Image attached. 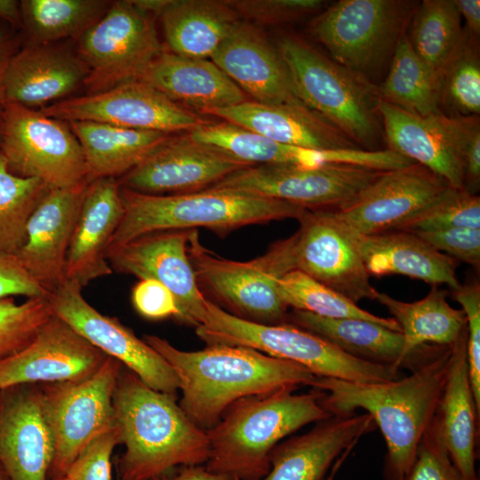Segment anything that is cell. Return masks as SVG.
<instances>
[{
	"label": "cell",
	"mask_w": 480,
	"mask_h": 480,
	"mask_svg": "<svg viewBox=\"0 0 480 480\" xmlns=\"http://www.w3.org/2000/svg\"><path fill=\"white\" fill-rule=\"evenodd\" d=\"M0 20L12 27L21 24L20 2L16 0H0Z\"/></svg>",
	"instance_id": "56"
},
{
	"label": "cell",
	"mask_w": 480,
	"mask_h": 480,
	"mask_svg": "<svg viewBox=\"0 0 480 480\" xmlns=\"http://www.w3.org/2000/svg\"><path fill=\"white\" fill-rule=\"evenodd\" d=\"M449 188L427 168L412 164L382 172L348 202L325 211L351 231L380 234L398 230Z\"/></svg>",
	"instance_id": "16"
},
{
	"label": "cell",
	"mask_w": 480,
	"mask_h": 480,
	"mask_svg": "<svg viewBox=\"0 0 480 480\" xmlns=\"http://www.w3.org/2000/svg\"><path fill=\"white\" fill-rule=\"evenodd\" d=\"M277 291L284 306L326 318H358L372 321L401 332L392 318L375 316L348 298L317 282L305 273L293 269L278 282Z\"/></svg>",
	"instance_id": "40"
},
{
	"label": "cell",
	"mask_w": 480,
	"mask_h": 480,
	"mask_svg": "<svg viewBox=\"0 0 480 480\" xmlns=\"http://www.w3.org/2000/svg\"><path fill=\"white\" fill-rule=\"evenodd\" d=\"M340 227L370 276L402 275L431 285L446 284L452 291L461 284L456 274L459 262L433 249L414 233L394 230L363 235Z\"/></svg>",
	"instance_id": "28"
},
{
	"label": "cell",
	"mask_w": 480,
	"mask_h": 480,
	"mask_svg": "<svg viewBox=\"0 0 480 480\" xmlns=\"http://www.w3.org/2000/svg\"><path fill=\"white\" fill-rule=\"evenodd\" d=\"M433 418L461 479L479 480L476 460L480 414L468 373L467 326L450 347L445 381Z\"/></svg>",
	"instance_id": "26"
},
{
	"label": "cell",
	"mask_w": 480,
	"mask_h": 480,
	"mask_svg": "<svg viewBox=\"0 0 480 480\" xmlns=\"http://www.w3.org/2000/svg\"><path fill=\"white\" fill-rule=\"evenodd\" d=\"M159 16L171 52L208 60L240 20L226 0H171Z\"/></svg>",
	"instance_id": "34"
},
{
	"label": "cell",
	"mask_w": 480,
	"mask_h": 480,
	"mask_svg": "<svg viewBox=\"0 0 480 480\" xmlns=\"http://www.w3.org/2000/svg\"><path fill=\"white\" fill-rule=\"evenodd\" d=\"M211 60L253 101L313 111L301 100L276 48L251 22L239 20Z\"/></svg>",
	"instance_id": "22"
},
{
	"label": "cell",
	"mask_w": 480,
	"mask_h": 480,
	"mask_svg": "<svg viewBox=\"0 0 480 480\" xmlns=\"http://www.w3.org/2000/svg\"><path fill=\"white\" fill-rule=\"evenodd\" d=\"M0 130H1V124H0Z\"/></svg>",
	"instance_id": "60"
},
{
	"label": "cell",
	"mask_w": 480,
	"mask_h": 480,
	"mask_svg": "<svg viewBox=\"0 0 480 480\" xmlns=\"http://www.w3.org/2000/svg\"><path fill=\"white\" fill-rule=\"evenodd\" d=\"M52 315L49 298L0 300V361L28 346Z\"/></svg>",
	"instance_id": "43"
},
{
	"label": "cell",
	"mask_w": 480,
	"mask_h": 480,
	"mask_svg": "<svg viewBox=\"0 0 480 480\" xmlns=\"http://www.w3.org/2000/svg\"><path fill=\"white\" fill-rule=\"evenodd\" d=\"M0 480H9L1 466H0Z\"/></svg>",
	"instance_id": "58"
},
{
	"label": "cell",
	"mask_w": 480,
	"mask_h": 480,
	"mask_svg": "<svg viewBox=\"0 0 480 480\" xmlns=\"http://www.w3.org/2000/svg\"><path fill=\"white\" fill-rule=\"evenodd\" d=\"M87 185L49 189L30 215L25 241L15 254L50 294L66 280L68 250Z\"/></svg>",
	"instance_id": "24"
},
{
	"label": "cell",
	"mask_w": 480,
	"mask_h": 480,
	"mask_svg": "<svg viewBox=\"0 0 480 480\" xmlns=\"http://www.w3.org/2000/svg\"><path fill=\"white\" fill-rule=\"evenodd\" d=\"M192 139L171 136L118 180L120 187L149 195L196 192L252 166Z\"/></svg>",
	"instance_id": "18"
},
{
	"label": "cell",
	"mask_w": 480,
	"mask_h": 480,
	"mask_svg": "<svg viewBox=\"0 0 480 480\" xmlns=\"http://www.w3.org/2000/svg\"><path fill=\"white\" fill-rule=\"evenodd\" d=\"M151 480H237L225 474L210 471L205 466H184Z\"/></svg>",
	"instance_id": "53"
},
{
	"label": "cell",
	"mask_w": 480,
	"mask_h": 480,
	"mask_svg": "<svg viewBox=\"0 0 480 480\" xmlns=\"http://www.w3.org/2000/svg\"><path fill=\"white\" fill-rule=\"evenodd\" d=\"M123 215L118 180L115 178L91 180L69 243L66 280L84 287L113 272L106 252Z\"/></svg>",
	"instance_id": "25"
},
{
	"label": "cell",
	"mask_w": 480,
	"mask_h": 480,
	"mask_svg": "<svg viewBox=\"0 0 480 480\" xmlns=\"http://www.w3.org/2000/svg\"><path fill=\"white\" fill-rule=\"evenodd\" d=\"M376 428L368 413L331 415L307 433L279 443L270 453V469L261 480H324Z\"/></svg>",
	"instance_id": "23"
},
{
	"label": "cell",
	"mask_w": 480,
	"mask_h": 480,
	"mask_svg": "<svg viewBox=\"0 0 480 480\" xmlns=\"http://www.w3.org/2000/svg\"><path fill=\"white\" fill-rule=\"evenodd\" d=\"M103 0H23L21 23L36 44L80 37L108 10Z\"/></svg>",
	"instance_id": "39"
},
{
	"label": "cell",
	"mask_w": 480,
	"mask_h": 480,
	"mask_svg": "<svg viewBox=\"0 0 480 480\" xmlns=\"http://www.w3.org/2000/svg\"><path fill=\"white\" fill-rule=\"evenodd\" d=\"M283 388L242 398L207 430L210 457L205 468L237 480H261L270 469L273 449L302 427L332 414L320 390L294 394Z\"/></svg>",
	"instance_id": "4"
},
{
	"label": "cell",
	"mask_w": 480,
	"mask_h": 480,
	"mask_svg": "<svg viewBox=\"0 0 480 480\" xmlns=\"http://www.w3.org/2000/svg\"><path fill=\"white\" fill-rule=\"evenodd\" d=\"M414 234L433 249L479 270L480 228L453 227Z\"/></svg>",
	"instance_id": "50"
},
{
	"label": "cell",
	"mask_w": 480,
	"mask_h": 480,
	"mask_svg": "<svg viewBox=\"0 0 480 480\" xmlns=\"http://www.w3.org/2000/svg\"><path fill=\"white\" fill-rule=\"evenodd\" d=\"M49 298L50 293L28 274L15 254H0V300L12 296Z\"/></svg>",
	"instance_id": "52"
},
{
	"label": "cell",
	"mask_w": 480,
	"mask_h": 480,
	"mask_svg": "<svg viewBox=\"0 0 480 480\" xmlns=\"http://www.w3.org/2000/svg\"><path fill=\"white\" fill-rule=\"evenodd\" d=\"M164 51L149 14L131 0L113 2L79 37L78 55L89 68L84 84L97 93L137 81Z\"/></svg>",
	"instance_id": "11"
},
{
	"label": "cell",
	"mask_w": 480,
	"mask_h": 480,
	"mask_svg": "<svg viewBox=\"0 0 480 480\" xmlns=\"http://www.w3.org/2000/svg\"><path fill=\"white\" fill-rule=\"evenodd\" d=\"M382 172L350 164H257L238 170L211 188L276 199L309 211L332 210L356 196Z\"/></svg>",
	"instance_id": "13"
},
{
	"label": "cell",
	"mask_w": 480,
	"mask_h": 480,
	"mask_svg": "<svg viewBox=\"0 0 480 480\" xmlns=\"http://www.w3.org/2000/svg\"><path fill=\"white\" fill-rule=\"evenodd\" d=\"M286 322L320 336L357 359L406 369L402 333L383 324L358 318H326L296 309L287 314Z\"/></svg>",
	"instance_id": "36"
},
{
	"label": "cell",
	"mask_w": 480,
	"mask_h": 480,
	"mask_svg": "<svg viewBox=\"0 0 480 480\" xmlns=\"http://www.w3.org/2000/svg\"><path fill=\"white\" fill-rule=\"evenodd\" d=\"M0 153L12 173L37 179L49 189L90 182L82 147L72 130L32 108L5 104L1 113Z\"/></svg>",
	"instance_id": "10"
},
{
	"label": "cell",
	"mask_w": 480,
	"mask_h": 480,
	"mask_svg": "<svg viewBox=\"0 0 480 480\" xmlns=\"http://www.w3.org/2000/svg\"><path fill=\"white\" fill-rule=\"evenodd\" d=\"M40 111L60 121H91L169 134L190 132L209 122L140 81L64 99Z\"/></svg>",
	"instance_id": "14"
},
{
	"label": "cell",
	"mask_w": 480,
	"mask_h": 480,
	"mask_svg": "<svg viewBox=\"0 0 480 480\" xmlns=\"http://www.w3.org/2000/svg\"><path fill=\"white\" fill-rule=\"evenodd\" d=\"M461 18L465 20V32L479 40L480 36V1L455 0Z\"/></svg>",
	"instance_id": "54"
},
{
	"label": "cell",
	"mask_w": 480,
	"mask_h": 480,
	"mask_svg": "<svg viewBox=\"0 0 480 480\" xmlns=\"http://www.w3.org/2000/svg\"><path fill=\"white\" fill-rule=\"evenodd\" d=\"M418 4L404 0H340L311 21L310 34L330 58L362 80H374L391 60Z\"/></svg>",
	"instance_id": "8"
},
{
	"label": "cell",
	"mask_w": 480,
	"mask_h": 480,
	"mask_svg": "<svg viewBox=\"0 0 480 480\" xmlns=\"http://www.w3.org/2000/svg\"><path fill=\"white\" fill-rule=\"evenodd\" d=\"M188 133L200 143L252 165L317 167L357 162V154L352 148L316 149L287 145L226 121L208 122Z\"/></svg>",
	"instance_id": "33"
},
{
	"label": "cell",
	"mask_w": 480,
	"mask_h": 480,
	"mask_svg": "<svg viewBox=\"0 0 480 480\" xmlns=\"http://www.w3.org/2000/svg\"><path fill=\"white\" fill-rule=\"evenodd\" d=\"M137 81L182 107L205 114L247 100L246 94L212 60L171 52H162Z\"/></svg>",
	"instance_id": "29"
},
{
	"label": "cell",
	"mask_w": 480,
	"mask_h": 480,
	"mask_svg": "<svg viewBox=\"0 0 480 480\" xmlns=\"http://www.w3.org/2000/svg\"><path fill=\"white\" fill-rule=\"evenodd\" d=\"M295 232L296 269L355 303L375 300L363 260L341 227L325 210H307Z\"/></svg>",
	"instance_id": "21"
},
{
	"label": "cell",
	"mask_w": 480,
	"mask_h": 480,
	"mask_svg": "<svg viewBox=\"0 0 480 480\" xmlns=\"http://www.w3.org/2000/svg\"><path fill=\"white\" fill-rule=\"evenodd\" d=\"M296 234L274 242L264 254L247 261L220 257L204 247L196 229L188 241V256L197 283L234 311L235 316L263 324L287 323L279 280L295 264Z\"/></svg>",
	"instance_id": "9"
},
{
	"label": "cell",
	"mask_w": 480,
	"mask_h": 480,
	"mask_svg": "<svg viewBox=\"0 0 480 480\" xmlns=\"http://www.w3.org/2000/svg\"><path fill=\"white\" fill-rule=\"evenodd\" d=\"M82 288L65 280L49 297L53 314L135 373L147 386L175 396L179 380L164 357L117 318L102 315L94 308L84 298Z\"/></svg>",
	"instance_id": "15"
},
{
	"label": "cell",
	"mask_w": 480,
	"mask_h": 480,
	"mask_svg": "<svg viewBox=\"0 0 480 480\" xmlns=\"http://www.w3.org/2000/svg\"><path fill=\"white\" fill-rule=\"evenodd\" d=\"M120 195L124 215L108 249L164 230L204 228L225 236L249 225L299 220L307 211L284 201L217 188L149 195L120 187Z\"/></svg>",
	"instance_id": "5"
},
{
	"label": "cell",
	"mask_w": 480,
	"mask_h": 480,
	"mask_svg": "<svg viewBox=\"0 0 480 480\" xmlns=\"http://www.w3.org/2000/svg\"><path fill=\"white\" fill-rule=\"evenodd\" d=\"M108 357L53 314L28 346L0 361V389L83 380L93 375Z\"/></svg>",
	"instance_id": "20"
},
{
	"label": "cell",
	"mask_w": 480,
	"mask_h": 480,
	"mask_svg": "<svg viewBox=\"0 0 480 480\" xmlns=\"http://www.w3.org/2000/svg\"><path fill=\"white\" fill-rule=\"evenodd\" d=\"M132 302L135 310L147 319L173 317L180 320V310L174 296L156 280H139L132 291Z\"/></svg>",
	"instance_id": "51"
},
{
	"label": "cell",
	"mask_w": 480,
	"mask_h": 480,
	"mask_svg": "<svg viewBox=\"0 0 480 480\" xmlns=\"http://www.w3.org/2000/svg\"><path fill=\"white\" fill-rule=\"evenodd\" d=\"M191 230H164L110 247L106 256L112 271L153 279L174 296L180 322L197 326L208 300L201 292L188 256Z\"/></svg>",
	"instance_id": "17"
},
{
	"label": "cell",
	"mask_w": 480,
	"mask_h": 480,
	"mask_svg": "<svg viewBox=\"0 0 480 480\" xmlns=\"http://www.w3.org/2000/svg\"><path fill=\"white\" fill-rule=\"evenodd\" d=\"M398 480H462L432 419L408 471Z\"/></svg>",
	"instance_id": "46"
},
{
	"label": "cell",
	"mask_w": 480,
	"mask_h": 480,
	"mask_svg": "<svg viewBox=\"0 0 480 480\" xmlns=\"http://www.w3.org/2000/svg\"><path fill=\"white\" fill-rule=\"evenodd\" d=\"M410 24L409 42L436 87L439 76L464 36L456 1L424 0L417 4Z\"/></svg>",
	"instance_id": "37"
},
{
	"label": "cell",
	"mask_w": 480,
	"mask_h": 480,
	"mask_svg": "<svg viewBox=\"0 0 480 480\" xmlns=\"http://www.w3.org/2000/svg\"><path fill=\"white\" fill-rule=\"evenodd\" d=\"M55 441L42 387L0 389V466L9 480H48Z\"/></svg>",
	"instance_id": "19"
},
{
	"label": "cell",
	"mask_w": 480,
	"mask_h": 480,
	"mask_svg": "<svg viewBox=\"0 0 480 480\" xmlns=\"http://www.w3.org/2000/svg\"><path fill=\"white\" fill-rule=\"evenodd\" d=\"M143 340L172 367L182 394L180 406L205 431L242 398L309 386L316 377L299 364L250 348L211 345L184 351L156 335Z\"/></svg>",
	"instance_id": "1"
},
{
	"label": "cell",
	"mask_w": 480,
	"mask_h": 480,
	"mask_svg": "<svg viewBox=\"0 0 480 480\" xmlns=\"http://www.w3.org/2000/svg\"><path fill=\"white\" fill-rule=\"evenodd\" d=\"M239 17L249 21L280 25L297 21L316 13L324 4L322 0H226Z\"/></svg>",
	"instance_id": "47"
},
{
	"label": "cell",
	"mask_w": 480,
	"mask_h": 480,
	"mask_svg": "<svg viewBox=\"0 0 480 480\" xmlns=\"http://www.w3.org/2000/svg\"><path fill=\"white\" fill-rule=\"evenodd\" d=\"M436 90L439 108L443 106L449 109L448 116H479V40L465 30L459 49L436 81Z\"/></svg>",
	"instance_id": "42"
},
{
	"label": "cell",
	"mask_w": 480,
	"mask_h": 480,
	"mask_svg": "<svg viewBox=\"0 0 480 480\" xmlns=\"http://www.w3.org/2000/svg\"><path fill=\"white\" fill-rule=\"evenodd\" d=\"M378 111L387 149L427 168L451 188H464L461 162L443 113L420 116L380 100Z\"/></svg>",
	"instance_id": "31"
},
{
	"label": "cell",
	"mask_w": 480,
	"mask_h": 480,
	"mask_svg": "<svg viewBox=\"0 0 480 480\" xmlns=\"http://www.w3.org/2000/svg\"><path fill=\"white\" fill-rule=\"evenodd\" d=\"M123 367L120 362L108 356L85 380L42 387L55 441L50 480L65 476L78 453L116 424L113 395Z\"/></svg>",
	"instance_id": "12"
},
{
	"label": "cell",
	"mask_w": 480,
	"mask_h": 480,
	"mask_svg": "<svg viewBox=\"0 0 480 480\" xmlns=\"http://www.w3.org/2000/svg\"><path fill=\"white\" fill-rule=\"evenodd\" d=\"M121 444L115 424L93 438L76 457L66 476L72 480H112L111 455Z\"/></svg>",
	"instance_id": "49"
},
{
	"label": "cell",
	"mask_w": 480,
	"mask_h": 480,
	"mask_svg": "<svg viewBox=\"0 0 480 480\" xmlns=\"http://www.w3.org/2000/svg\"><path fill=\"white\" fill-rule=\"evenodd\" d=\"M131 2L140 11L149 15L155 13L159 16L171 0H131Z\"/></svg>",
	"instance_id": "57"
},
{
	"label": "cell",
	"mask_w": 480,
	"mask_h": 480,
	"mask_svg": "<svg viewBox=\"0 0 480 480\" xmlns=\"http://www.w3.org/2000/svg\"><path fill=\"white\" fill-rule=\"evenodd\" d=\"M88 75L79 55L50 44H33L10 59L4 79L6 100L32 108L44 105L84 84Z\"/></svg>",
	"instance_id": "30"
},
{
	"label": "cell",
	"mask_w": 480,
	"mask_h": 480,
	"mask_svg": "<svg viewBox=\"0 0 480 480\" xmlns=\"http://www.w3.org/2000/svg\"><path fill=\"white\" fill-rule=\"evenodd\" d=\"M89 169L90 181L98 178L123 176L171 134L124 128L91 121H70Z\"/></svg>",
	"instance_id": "35"
},
{
	"label": "cell",
	"mask_w": 480,
	"mask_h": 480,
	"mask_svg": "<svg viewBox=\"0 0 480 480\" xmlns=\"http://www.w3.org/2000/svg\"><path fill=\"white\" fill-rule=\"evenodd\" d=\"M14 53L12 39L9 33L0 27V114L7 103L4 79L8 63Z\"/></svg>",
	"instance_id": "55"
},
{
	"label": "cell",
	"mask_w": 480,
	"mask_h": 480,
	"mask_svg": "<svg viewBox=\"0 0 480 480\" xmlns=\"http://www.w3.org/2000/svg\"><path fill=\"white\" fill-rule=\"evenodd\" d=\"M49 188L39 180L12 173L0 153V254H16L27 224Z\"/></svg>",
	"instance_id": "41"
},
{
	"label": "cell",
	"mask_w": 480,
	"mask_h": 480,
	"mask_svg": "<svg viewBox=\"0 0 480 480\" xmlns=\"http://www.w3.org/2000/svg\"><path fill=\"white\" fill-rule=\"evenodd\" d=\"M453 227L480 228L478 195L449 188L398 230L414 233Z\"/></svg>",
	"instance_id": "44"
},
{
	"label": "cell",
	"mask_w": 480,
	"mask_h": 480,
	"mask_svg": "<svg viewBox=\"0 0 480 480\" xmlns=\"http://www.w3.org/2000/svg\"><path fill=\"white\" fill-rule=\"evenodd\" d=\"M124 367L113 395L116 425L125 446L116 461L117 480H151L174 468L205 464L206 431L188 417L174 395L149 388Z\"/></svg>",
	"instance_id": "3"
},
{
	"label": "cell",
	"mask_w": 480,
	"mask_h": 480,
	"mask_svg": "<svg viewBox=\"0 0 480 480\" xmlns=\"http://www.w3.org/2000/svg\"><path fill=\"white\" fill-rule=\"evenodd\" d=\"M53 480H72L70 477L65 476H62V477H60V478H57V479H53Z\"/></svg>",
	"instance_id": "59"
},
{
	"label": "cell",
	"mask_w": 480,
	"mask_h": 480,
	"mask_svg": "<svg viewBox=\"0 0 480 480\" xmlns=\"http://www.w3.org/2000/svg\"><path fill=\"white\" fill-rule=\"evenodd\" d=\"M467 320V360L472 393L480 414V284L470 280L452 291Z\"/></svg>",
	"instance_id": "48"
},
{
	"label": "cell",
	"mask_w": 480,
	"mask_h": 480,
	"mask_svg": "<svg viewBox=\"0 0 480 480\" xmlns=\"http://www.w3.org/2000/svg\"><path fill=\"white\" fill-rule=\"evenodd\" d=\"M446 296V291L434 284L424 298L412 302L380 292L375 299L401 328L402 357L411 372L443 354L467 326L463 310L452 307Z\"/></svg>",
	"instance_id": "27"
},
{
	"label": "cell",
	"mask_w": 480,
	"mask_h": 480,
	"mask_svg": "<svg viewBox=\"0 0 480 480\" xmlns=\"http://www.w3.org/2000/svg\"><path fill=\"white\" fill-rule=\"evenodd\" d=\"M445 128L461 162L464 189L476 195L480 188V118L479 116H446Z\"/></svg>",
	"instance_id": "45"
},
{
	"label": "cell",
	"mask_w": 480,
	"mask_h": 480,
	"mask_svg": "<svg viewBox=\"0 0 480 480\" xmlns=\"http://www.w3.org/2000/svg\"><path fill=\"white\" fill-rule=\"evenodd\" d=\"M450 347L408 376L395 380L360 383L315 377L321 403L332 415H352L363 409L385 439V480H398L410 468L431 422L445 381Z\"/></svg>",
	"instance_id": "2"
},
{
	"label": "cell",
	"mask_w": 480,
	"mask_h": 480,
	"mask_svg": "<svg viewBox=\"0 0 480 480\" xmlns=\"http://www.w3.org/2000/svg\"><path fill=\"white\" fill-rule=\"evenodd\" d=\"M276 50L306 105L357 147L378 150L383 136L374 86L294 35L277 39Z\"/></svg>",
	"instance_id": "7"
},
{
	"label": "cell",
	"mask_w": 480,
	"mask_h": 480,
	"mask_svg": "<svg viewBox=\"0 0 480 480\" xmlns=\"http://www.w3.org/2000/svg\"><path fill=\"white\" fill-rule=\"evenodd\" d=\"M377 94L380 100L416 116L442 113L434 81L414 52L407 34L396 45L388 74L377 86Z\"/></svg>",
	"instance_id": "38"
},
{
	"label": "cell",
	"mask_w": 480,
	"mask_h": 480,
	"mask_svg": "<svg viewBox=\"0 0 480 480\" xmlns=\"http://www.w3.org/2000/svg\"><path fill=\"white\" fill-rule=\"evenodd\" d=\"M207 115L275 141L316 149L360 148L334 125L313 111L246 100Z\"/></svg>",
	"instance_id": "32"
},
{
	"label": "cell",
	"mask_w": 480,
	"mask_h": 480,
	"mask_svg": "<svg viewBox=\"0 0 480 480\" xmlns=\"http://www.w3.org/2000/svg\"><path fill=\"white\" fill-rule=\"evenodd\" d=\"M196 335L211 345L240 346L273 357L299 364L316 377L360 383H375L402 378V370L371 364L343 352L321 338L290 323L263 324L240 318L207 301Z\"/></svg>",
	"instance_id": "6"
}]
</instances>
